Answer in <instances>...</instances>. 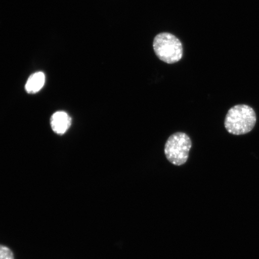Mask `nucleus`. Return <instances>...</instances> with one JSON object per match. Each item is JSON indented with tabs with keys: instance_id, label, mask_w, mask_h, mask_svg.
<instances>
[{
	"instance_id": "3",
	"label": "nucleus",
	"mask_w": 259,
	"mask_h": 259,
	"mask_svg": "<svg viewBox=\"0 0 259 259\" xmlns=\"http://www.w3.org/2000/svg\"><path fill=\"white\" fill-rule=\"evenodd\" d=\"M192 146L189 136L184 133L177 132L167 139L164 146V154L171 164L181 166L186 163Z\"/></svg>"
},
{
	"instance_id": "4",
	"label": "nucleus",
	"mask_w": 259,
	"mask_h": 259,
	"mask_svg": "<svg viewBox=\"0 0 259 259\" xmlns=\"http://www.w3.org/2000/svg\"><path fill=\"white\" fill-rule=\"evenodd\" d=\"M72 124V119L66 112H57L51 116V125L53 131L58 135H63Z\"/></svg>"
},
{
	"instance_id": "5",
	"label": "nucleus",
	"mask_w": 259,
	"mask_h": 259,
	"mask_svg": "<svg viewBox=\"0 0 259 259\" xmlns=\"http://www.w3.org/2000/svg\"><path fill=\"white\" fill-rule=\"evenodd\" d=\"M45 82V76L43 72H36L29 77L25 85V90L29 94L37 93L43 88Z\"/></svg>"
},
{
	"instance_id": "1",
	"label": "nucleus",
	"mask_w": 259,
	"mask_h": 259,
	"mask_svg": "<svg viewBox=\"0 0 259 259\" xmlns=\"http://www.w3.org/2000/svg\"><path fill=\"white\" fill-rule=\"evenodd\" d=\"M256 115L250 106L236 105L229 109L227 113L225 125L230 134L241 135L248 134L254 128Z\"/></svg>"
},
{
	"instance_id": "2",
	"label": "nucleus",
	"mask_w": 259,
	"mask_h": 259,
	"mask_svg": "<svg viewBox=\"0 0 259 259\" xmlns=\"http://www.w3.org/2000/svg\"><path fill=\"white\" fill-rule=\"evenodd\" d=\"M153 47L155 54L164 63H176L183 57V48L181 41L167 32L158 34L155 37Z\"/></svg>"
},
{
	"instance_id": "6",
	"label": "nucleus",
	"mask_w": 259,
	"mask_h": 259,
	"mask_svg": "<svg viewBox=\"0 0 259 259\" xmlns=\"http://www.w3.org/2000/svg\"><path fill=\"white\" fill-rule=\"evenodd\" d=\"M0 259H15L14 253L9 247L0 245Z\"/></svg>"
}]
</instances>
